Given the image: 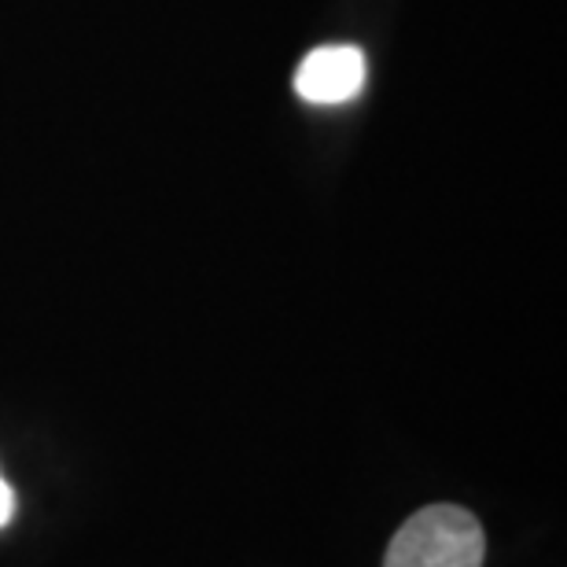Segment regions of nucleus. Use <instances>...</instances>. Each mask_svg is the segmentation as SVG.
Instances as JSON below:
<instances>
[{
    "label": "nucleus",
    "mask_w": 567,
    "mask_h": 567,
    "mask_svg": "<svg viewBox=\"0 0 567 567\" xmlns=\"http://www.w3.org/2000/svg\"><path fill=\"white\" fill-rule=\"evenodd\" d=\"M483 557L480 519L461 505H427L399 527L383 567H483Z\"/></svg>",
    "instance_id": "1"
},
{
    "label": "nucleus",
    "mask_w": 567,
    "mask_h": 567,
    "mask_svg": "<svg viewBox=\"0 0 567 567\" xmlns=\"http://www.w3.org/2000/svg\"><path fill=\"white\" fill-rule=\"evenodd\" d=\"M365 85V55L347 44H328L302 60L295 74V93L310 104H343Z\"/></svg>",
    "instance_id": "2"
},
{
    "label": "nucleus",
    "mask_w": 567,
    "mask_h": 567,
    "mask_svg": "<svg viewBox=\"0 0 567 567\" xmlns=\"http://www.w3.org/2000/svg\"><path fill=\"white\" fill-rule=\"evenodd\" d=\"M11 516H16V494H11V486L0 480V527H8Z\"/></svg>",
    "instance_id": "3"
}]
</instances>
